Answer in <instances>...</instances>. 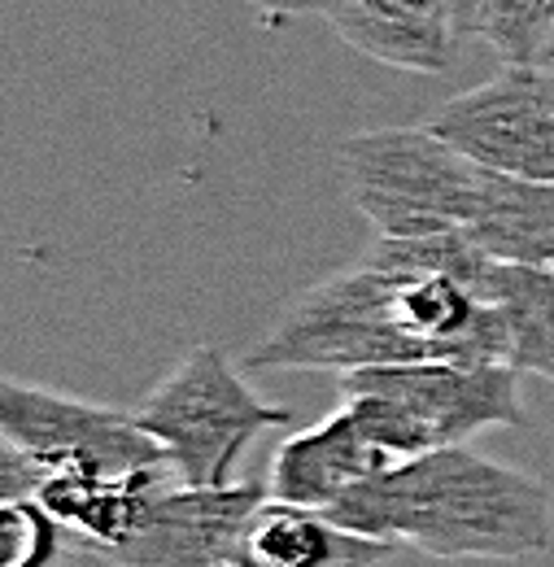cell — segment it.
I'll return each instance as SVG.
<instances>
[{
	"instance_id": "16",
	"label": "cell",
	"mask_w": 554,
	"mask_h": 567,
	"mask_svg": "<svg viewBox=\"0 0 554 567\" xmlns=\"http://www.w3.org/2000/svg\"><path fill=\"white\" fill-rule=\"evenodd\" d=\"M267 22H288V18H310V13H319V18H328V9L337 4V0H249Z\"/></svg>"
},
{
	"instance_id": "15",
	"label": "cell",
	"mask_w": 554,
	"mask_h": 567,
	"mask_svg": "<svg viewBox=\"0 0 554 567\" xmlns=\"http://www.w3.org/2000/svg\"><path fill=\"white\" fill-rule=\"evenodd\" d=\"M44 481H49V467L44 463H35L22 445L0 441V497L4 502H31V497H40Z\"/></svg>"
},
{
	"instance_id": "18",
	"label": "cell",
	"mask_w": 554,
	"mask_h": 567,
	"mask_svg": "<svg viewBox=\"0 0 554 567\" xmlns=\"http://www.w3.org/2000/svg\"><path fill=\"white\" fill-rule=\"evenodd\" d=\"M551 53H554V44H551Z\"/></svg>"
},
{
	"instance_id": "3",
	"label": "cell",
	"mask_w": 554,
	"mask_h": 567,
	"mask_svg": "<svg viewBox=\"0 0 554 567\" xmlns=\"http://www.w3.org/2000/svg\"><path fill=\"white\" fill-rule=\"evenodd\" d=\"M337 166L358 214L398 240L463 231L481 188V166L428 123L358 132L341 141Z\"/></svg>"
},
{
	"instance_id": "12",
	"label": "cell",
	"mask_w": 554,
	"mask_h": 567,
	"mask_svg": "<svg viewBox=\"0 0 554 567\" xmlns=\"http://www.w3.org/2000/svg\"><path fill=\"white\" fill-rule=\"evenodd\" d=\"M463 231L497 262L554 267V184L481 166L476 206Z\"/></svg>"
},
{
	"instance_id": "10",
	"label": "cell",
	"mask_w": 554,
	"mask_h": 567,
	"mask_svg": "<svg viewBox=\"0 0 554 567\" xmlns=\"http://www.w3.org/2000/svg\"><path fill=\"white\" fill-rule=\"evenodd\" d=\"M389 467H393V458L367 436L358 415L341 406L324 424L306 427L279 445L271 458L267 489L276 502L332 511L349 489H358L362 481H371Z\"/></svg>"
},
{
	"instance_id": "9",
	"label": "cell",
	"mask_w": 554,
	"mask_h": 567,
	"mask_svg": "<svg viewBox=\"0 0 554 567\" xmlns=\"http://www.w3.org/2000/svg\"><path fill=\"white\" fill-rule=\"evenodd\" d=\"M328 22L349 49L411 74H445L468 40L459 0H337Z\"/></svg>"
},
{
	"instance_id": "6",
	"label": "cell",
	"mask_w": 554,
	"mask_h": 567,
	"mask_svg": "<svg viewBox=\"0 0 554 567\" xmlns=\"http://www.w3.org/2000/svg\"><path fill=\"white\" fill-rule=\"evenodd\" d=\"M341 393H371L384 402H398L419 427L428 432L432 450L468 445L489 427H520V367L511 362H454V358H428V362H389V367H362L341 375Z\"/></svg>"
},
{
	"instance_id": "17",
	"label": "cell",
	"mask_w": 554,
	"mask_h": 567,
	"mask_svg": "<svg viewBox=\"0 0 554 567\" xmlns=\"http://www.w3.org/2000/svg\"><path fill=\"white\" fill-rule=\"evenodd\" d=\"M533 71H537V79H542V87H546V96H551V105H554V53H546Z\"/></svg>"
},
{
	"instance_id": "7",
	"label": "cell",
	"mask_w": 554,
	"mask_h": 567,
	"mask_svg": "<svg viewBox=\"0 0 554 567\" xmlns=\"http://www.w3.org/2000/svg\"><path fill=\"white\" fill-rule=\"evenodd\" d=\"M428 127L485 171L554 184V105L533 66H502L450 96Z\"/></svg>"
},
{
	"instance_id": "1",
	"label": "cell",
	"mask_w": 554,
	"mask_h": 567,
	"mask_svg": "<svg viewBox=\"0 0 554 567\" xmlns=\"http://www.w3.org/2000/svg\"><path fill=\"white\" fill-rule=\"evenodd\" d=\"M353 533L432 559H533L554 546V497L537 476L445 445L393 463L332 511Z\"/></svg>"
},
{
	"instance_id": "11",
	"label": "cell",
	"mask_w": 554,
	"mask_h": 567,
	"mask_svg": "<svg viewBox=\"0 0 554 567\" xmlns=\"http://www.w3.org/2000/svg\"><path fill=\"white\" fill-rule=\"evenodd\" d=\"M402 546L353 533L328 511L267 497L249 524L245 567H384Z\"/></svg>"
},
{
	"instance_id": "5",
	"label": "cell",
	"mask_w": 554,
	"mask_h": 567,
	"mask_svg": "<svg viewBox=\"0 0 554 567\" xmlns=\"http://www.w3.org/2000/svg\"><path fill=\"white\" fill-rule=\"evenodd\" d=\"M0 441L22 445L35 463L49 467V476H132L144 467H171L166 450L140 427L136 415L27 380L0 384Z\"/></svg>"
},
{
	"instance_id": "2",
	"label": "cell",
	"mask_w": 554,
	"mask_h": 567,
	"mask_svg": "<svg viewBox=\"0 0 554 567\" xmlns=\"http://www.w3.org/2000/svg\"><path fill=\"white\" fill-rule=\"evenodd\" d=\"M136 420L166 450L179 485H232L245 450L293 411L263 402L218 346H197L148 389Z\"/></svg>"
},
{
	"instance_id": "4",
	"label": "cell",
	"mask_w": 554,
	"mask_h": 567,
	"mask_svg": "<svg viewBox=\"0 0 554 567\" xmlns=\"http://www.w3.org/2000/svg\"><path fill=\"white\" fill-rule=\"evenodd\" d=\"M389 362H428L393 310V280L358 262L306 288L279 323L249 350V371H362Z\"/></svg>"
},
{
	"instance_id": "8",
	"label": "cell",
	"mask_w": 554,
	"mask_h": 567,
	"mask_svg": "<svg viewBox=\"0 0 554 567\" xmlns=\"http://www.w3.org/2000/svg\"><path fill=\"white\" fill-rule=\"evenodd\" d=\"M271 497L258 481L171 485L153 497L140 528L105 555L114 567H245L249 524Z\"/></svg>"
},
{
	"instance_id": "13",
	"label": "cell",
	"mask_w": 554,
	"mask_h": 567,
	"mask_svg": "<svg viewBox=\"0 0 554 567\" xmlns=\"http://www.w3.org/2000/svg\"><path fill=\"white\" fill-rule=\"evenodd\" d=\"M493 306H502L511 323L520 371L546 375L554 384V267H497L493 280Z\"/></svg>"
},
{
	"instance_id": "14",
	"label": "cell",
	"mask_w": 554,
	"mask_h": 567,
	"mask_svg": "<svg viewBox=\"0 0 554 567\" xmlns=\"http://www.w3.org/2000/svg\"><path fill=\"white\" fill-rule=\"evenodd\" d=\"M0 533H4V567H53L62 559V537H70L66 524L49 515L35 497L4 502Z\"/></svg>"
}]
</instances>
